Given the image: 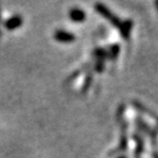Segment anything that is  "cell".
<instances>
[{
	"label": "cell",
	"instance_id": "obj_1",
	"mask_svg": "<svg viewBox=\"0 0 158 158\" xmlns=\"http://www.w3.org/2000/svg\"><path fill=\"white\" fill-rule=\"evenodd\" d=\"M96 9H97V11L99 12L100 15H102L104 18H106L107 20H108L110 23L113 25V26L116 27L117 29H119V31L121 30L123 22L120 21L118 19V17H116V15L113 14L112 11H110L109 8H107L105 5L102 4V3H97Z\"/></svg>",
	"mask_w": 158,
	"mask_h": 158
},
{
	"label": "cell",
	"instance_id": "obj_2",
	"mask_svg": "<svg viewBox=\"0 0 158 158\" xmlns=\"http://www.w3.org/2000/svg\"><path fill=\"white\" fill-rule=\"evenodd\" d=\"M121 140H120V144L119 146L116 148L114 151H112L109 155H116L118 153H121L123 151H125L127 149V123L122 122L121 123Z\"/></svg>",
	"mask_w": 158,
	"mask_h": 158
},
{
	"label": "cell",
	"instance_id": "obj_3",
	"mask_svg": "<svg viewBox=\"0 0 158 158\" xmlns=\"http://www.w3.org/2000/svg\"><path fill=\"white\" fill-rule=\"evenodd\" d=\"M56 40L60 41V42H64V43H71L75 40V36L71 32L65 30H56L53 35Z\"/></svg>",
	"mask_w": 158,
	"mask_h": 158
},
{
	"label": "cell",
	"instance_id": "obj_4",
	"mask_svg": "<svg viewBox=\"0 0 158 158\" xmlns=\"http://www.w3.org/2000/svg\"><path fill=\"white\" fill-rule=\"evenodd\" d=\"M23 24V18L21 15H14V17L7 19L5 22H4V27L6 28L7 30H15L18 28H20Z\"/></svg>",
	"mask_w": 158,
	"mask_h": 158
},
{
	"label": "cell",
	"instance_id": "obj_5",
	"mask_svg": "<svg viewBox=\"0 0 158 158\" xmlns=\"http://www.w3.org/2000/svg\"><path fill=\"white\" fill-rule=\"evenodd\" d=\"M69 17L73 22H76V23H80V22H83L86 18V15L83 10L79 8H72L70 12H69Z\"/></svg>",
	"mask_w": 158,
	"mask_h": 158
},
{
	"label": "cell",
	"instance_id": "obj_6",
	"mask_svg": "<svg viewBox=\"0 0 158 158\" xmlns=\"http://www.w3.org/2000/svg\"><path fill=\"white\" fill-rule=\"evenodd\" d=\"M132 21L131 20H126L125 22H123L122 24V28L120 30V34H121L122 38L124 39H128L129 37V33H131V30L132 28Z\"/></svg>",
	"mask_w": 158,
	"mask_h": 158
},
{
	"label": "cell",
	"instance_id": "obj_7",
	"mask_svg": "<svg viewBox=\"0 0 158 158\" xmlns=\"http://www.w3.org/2000/svg\"><path fill=\"white\" fill-rule=\"evenodd\" d=\"M134 139L135 140V143H137V150H135V155H137V158L138 156L140 155V154L143 152L144 150V142L143 140L139 137L138 135H134Z\"/></svg>",
	"mask_w": 158,
	"mask_h": 158
},
{
	"label": "cell",
	"instance_id": "obj_8",
	"mask_svg": "<svg viewBox=\"0 0 158 158\" xmlns=\"http://www.w3.org/2000/svg\"><path fill=\"white\" fill-rule=\"evenodd\" d=\"M120 52V46L118 45V44H113V45H111V47H110L109 49V59L111 60H116V58L118 56Z\"/></svg>",
	"mask_w": 158,
	"mask_h": 158
},
{
	"label": "cell",
	"instance_id": "obj_9",
	"mask_svg": "<svg viewBox=\"0 0 158 158\" xmlns=\"http://www.w3.org/2000/svg\"><path fill=\"white\" fill-rule=\"evenodd\" d=\"M94 55L97 56L98 60H102V61H104L105 59H108L109 58L108 52H107L106 49H104V48H97L94 52Z\"/></svg>",
	"mask_w": 158,
	"mask_h": 158
},
{
	"label": "cell",
	"instance_id": "obj_10",
	"mask_svg": "<svg viewBox=\"0 0 158 158\" xmlns=\"http://www.w3.org/2000/svg\"><path fill=\"white\" fill-rule=\"evenodd\" d=\"M91 80H93V74H91L90 72H88L86 77H85V81L83 83V86H82V93H85V91L87 90V88L90 86Z\"/></svg>",
	"mask_w": 158,
	"mask_h": 158
},
{
	"label": "cell",
	"instance_id": "obj_11",
	"mask_svg": "<svg viewBox=\"0 0 158 158\" xmlns=\"http://www.w3.org/2000/svg\"><path fill=\"white\" fill-rule=\"evenodd\" d=\"M87 69H88V67H83L82 69H79V70L75 71L74 73L72 74L70 77H68V78H67V80H66V82H67V83H70L71 81H73L74 79H76V78L79 76V75H80V74L82 73V72H83V71H86Z\"/></svg>",
	"mask_w": 158,
	"mask_h": 158
},
{
	"label": "cell",
	"instance_id": "obj_12",
	"mask_svg": "<svg viewBox=\"0 0 158 158\" xmlns=\"http://www.w3.org/2000/svg\"><path fill=\"white\" fill-rule=\"evenodd\" d=\"M104 68H105L104 61H102V60H98L96 62V64H94V70L97 72H102L104 70Z\"/></svg>",
	"mask_w": 158,
	"mask_h": 158
},
{
	"label": "cell",
	"instance_id": "obj_13",
	"mask_svg": "<svg viewBox=\"0 0 158 158\" xmlns=\"http://www.w3.org/2000/svg\"><path fill=\"white\" fill-rule=\"evenodd\" d=\"M153 155H154V156H153V158H158V155H157V154H156V153H154V154H153Z\"/></svg>",
	"mask_w": 158,
	"mask_h": 158
},
{
	"label": "cell",
	"instance_id": "obj_14",
	"mask_svg": "<svg viewBox=\"0 0 158 158\" xmlns=\"http://www.w3.org/2000/svg\"><path fill=\"white\" fill-rule=\"evenodd\" d=\"M118 158H126V157H124V156H119Z\"/></svg>",
	"mask_w": 158,
	"mask_h": 158
},
{
	"label": "cell",
	"instance_id": "obj_15",
	"mask_svg": "<svg viewBox=\"0 0 158 158\" xmlns=\"http://www.w3.org/2000/svg\"><path fill=\"white\" fill-rule=\"evenodd\" d=\"M156 5H157V7H158V1L156 2Z\"/></svg>",
	"mask_w": 158,
	"mask_h": 158
},
{
	"label": "cell",
	"instance_id": "obj_16",
	"mask_svg": "<svg viewBox=\"0 0 158 158\" xmlns=\"http://www.w3.org/2000/svg\"><path fill=\"white\" fill-rule=\"evenodd\" d=\"M0 23H1V17H0Z\"/></svg>",
	"mask_w": 158,
	"mask_h": 158
}]
</instances>
